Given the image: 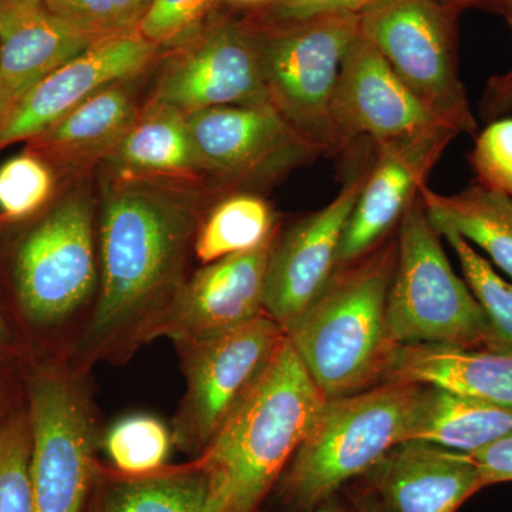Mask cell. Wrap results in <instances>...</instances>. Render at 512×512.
I'll use <instances>...</instances> for the list:
<instances>
[{"instance_id": "6da1fadb", "label": "cell", "mask_w": 512, "mask_h": 512, "mask_svg": "<svg viewBox=\"0 0 512 512\" xmlns=\"http://www.w3.org/2000/svg\"><path fill=\"white\" fill-rule=\"evenodd\" d=\"M197 190L110 175L97 214L100 286L69 362L126 365L153 333L188 276L204 218Z\"/></svg>"}, {"instance_id": "7a4b0ae2", "label": "cell", "mask_w": 512, "mask_h": 512, "mask_svg": "<svg viewBox=\"0 0 512 512\" xmlns=\"http://www.w3.org/2000/svg\"><path fill=\"white\" fill-rule=\"evenodd\" d=\"M10 318L33 359L69 356L100 286L97 210L84 184L56 194L28 220L0 222Z\"/></svg>"}, {"instance_id": "3957f363", "label": "cell", "mask_w": 512, "mask_h": 512, "mask_svg": "<svg viewBox=\"0 0 512 512\" xmlns=\"http://www.w3.org/2000/svg\"><path fill=\"white\" fill-rule=\"evenodd\" d=\"M325 403L286 336L254 392L194 458L210 478V512L258 510Z\"/></svg>"}, {"instance_id": "277c9868", "label": "cell", "mask_w": 512, "mask_h": 512, "mask_svg": "<svg viewBox=\"0 0 512 512\" xmlns=\"http://www.w3.org/2000/svg\"><path fill=\"white\" fill-rule=\"evenodd\" d=\"M396 259L397 239L339 269L318 301L286 330L326 400L382 383L396 346L386 315Z\"/></svg>"}, {"instance_id": "5b68a950", "label": "cell", "mask_w": 512, "mask_h": 512, "mask_svg": "<svg viewBox=\"0 0 512 512\" xmlns=\"http://www.w3.org/2000/svg\"><path fill=\"white\" fill-rule=\"evenodd\" d=\"M421 389L420 384L379 383L326 400L286 467L281 483L285 500L306 511L365 476L407 440Z\"/></svg>"}, {"instance_id": "8992f818", "label": "cell", "mask_w": 512, "mask_h": 512, "mask_svg": "<svg viewBox=\"0 0 512 512\" xmlns=\"http://www.w3.org/2000/svg\"><path fill=\"white\" fill-rule=\"evenodd\" d=\"M90 376L66 356L36 359L26 367L33 512H84L89 504L103 436Z\"/></svg>"}, {"instance_id": "52a82bcc", "label": "cell", "mask_w": 512, "mask_h": 512, "mask_svg": "<svg viewBox=\"0 0 512 512\" xmlns=\"http://www.w3.org/2000/svg\"><path fill=\"white\" fill-rule=\"evenodd\" d=\"M440 238L417 195L397 237L386 308L390 338L396 345L494 350L487 315L466 282L454 274Z\"/></svg>"}, {"instance_id": "ba28073f", "label": "cell", "mask_w": 512, "mask_h": 512, "mask_svg": "<svg viewBox=\"0 0 512 512\" xmlns=\"http://www.w3.org/2000/svg\"><path fill=\"white\" fill-rule=\"evenodd\" d=\"M282 25L256 36L269 101L319 153H340L332 103L343 57L359 35V13Z\"/></svg>"}, {"instance_id": "9c48e42d", "label": "cell", "mask_w": 512, "mask_h": 512, "mask_svg": "<svg viewBox=\"0 0 512 512\" xmlns=\"http://www.w3.org/2000/svg\"><path fill=\"white\" fill-rule=\"evenodd\" d=\"M268 315L217 338L175 345L185 393L171 423L175 447L201 456L225 421L248 399L284 345Z\"/></svg>"}, {"instance_id": "30bf717a", "label": "cell", "mask_w": 512, "mask_h": 512, "mask_svg": "<svg viewBox=\"0 0 512 512\" xmlns=\"http://www.w3.org/2000/svg\"><path fill=\"white\" fill-rule=\"evenodd\" d=\"M359 32L440 123L458 134L477 133L443 3L376 0L359 13Z\"/></svg>"}, {"instance_id": "8fae6325", "label": "cell", "mask_w": 512, "mask_h": 512, "mask_svg": "<svg viewBox=\"0 0 512 512\" xmlns=\"http://www.w3.org/2000/svg\"><path fill=\"white\" fill-rule=\"evenodd\" d=\"M185 120L205 177L222 187L275 180L320 154L271 103L212 107Z\"/></svg>"}, {"instance_id": "7c38bea8", "label": "cell", "mask_w": 512, "mask_h": 512, "mask_svg": "<svg viewBox=\"0 0 512 512\" xmlns=\"http://www.w3.org/2000/svg\"><path fill=\"white\" fill-rule=\"evenodd\" d=\"M367 170L353 174L339 194L276 239L266 271L264 309L285 332L318 301L339 269V249Z\"/></svg>"}, {"instance_id": "4fadbf2b", "label": "cell", "mask_w": 512, "mask_h": 512, "mask_svg": "<svg viewBox=\"0 0 512 512\" xmlns=\"http://www.w3.org/2000/svg\"><path fill=\"white\" fill-rule=\"evenodd\" d=\"M457 136L454 128L437 126L376 146L375 164L367 170L365 185L343 232L339 269L372 254L402 222L430 171Z\"/></svg>"}, {"instance_id": "5bb4252c", "label": "cell", "mask_w": 512, "mask_h": 512, "mask_svg": "<svg viewBox=\"0 0 512 512\" xmlns=\"http://www.w3.org/2000/svg\"><path fill=\"white\" fill-rule=\"evenodd\" d=\"M278 232L261 247L225 256L188 276L153 340L178 343L217 338L266 315V271Z\"/></svg>"}, {"instance_id": "9a60e30c", "label": "cell", "mask_w": 512, "mask_h": 512, "mask_svg": "<svg viewBox=\"0 0 512 512\" xmlns=\"http://www.w3.org/2000/svg\"><path fill=\"white\" fill-rule=\"evenodd\" d=\"M148 101L183 114L271 103L258 39L238 26L212 29L165 67Z\"/></svg>"}, {"instance_id": "2e32d148", "label": "cell", "mask_w": 512, "mask_h": 512, "mask_svg": "<svg viewBox=\"0 0 512 512\" xmlns=\"http://www.w3.org/2000/svg\"><path fill=\"white\" fill-rule=\"evenodd\" d=\"M157 53L158 47L138 32L96 40L13 107L0 123V151L26 143L111 84L140 77Z\"/></svg>"}, {"instance_id": "e0dca14e", "label": "cell", "mask_w": 512, "mask_h": 512, "mask_svg": "<svg viewBox=\"0 0 512 512\" xmlns=\"http://www.w3.org/2000/svg\"><path fill=\"white\" fill-rule=\"evenodd\" d=\"M332 119L340 153L359 138L382 146L427 128L446 126L413 96L360 32L343 57Z\"/></svg>"}, {"instance_id": "ac0fdd59", "label": "cell", "mask_w": 512, "mask_h": 512, "mask_svg": "<svg viewBox=\"0 0 512 512\" xmlns=\"http://www.w3.org/2000/svg\"><path fill=\"white\" fill-rule=\"evenodd\" d=\"M384 512H456L485 485L470 454L403 441L365 474Z\"/></svg>"}, {"instance_id": "d6986e66", "label": "cell", "mask_w": 512, "mask_h": 512, "mask_svg": "<svg viewBox=\"0 0 512 512\" xmlns=\"http://www.w3.org/2000/svg\"><path fill=\"white\" fill-rule=\"evenodd\" d=\"M92 43L42 0H0V123L40 80Z\"/></svg>"}, {"instance_id": "ffe728a7", "label": "cell", "mask_w": 512, "mask_h": 512, "mask_svg": "<svg viewBox=\"0 0 512 512\" xmlns=\"http://www.w3.org/2000/svg\"><path fill=\"white\" fill-rule=\"evenodd\" d=\"M138 79V77H136ZM136 79L114 83L26 141L57 175L76 174L106 161L140 116Z\"/></svg>"}, {"instance_id": "44dd1931", "label": "cell", "mask_w": 512, "mask_h": 512, "mask_svg": "<svg viewBox=\"0 0 512 512\" xmlns=\"http://www.w3.org/2000/svg\"><path fill=\"white\" fill-rule=\"evenodd\" d=\"M382 383L440 387L512 407V353L431 343L396 345Z\"/></svg>"}, {"instance_id": "7402d4cb", "label": "cell", "mask_w": 512, "mask_h": 512, "mask_svg": "<svg viewBox=\"0 0 512 512\" xmlns=\"http://www.w3.org/2000/svg\"><path fill=\"white\" fill-rule=\"evenodd\" d=\"M110 175L198 190L207 180L185 114L147 101L119 147L104 161Z\"/></svg>"}, {"instance_id": "603a6c76", "label": "cell", "mask_w": 512, "mask_h": 512, "mask_svg": "<svg viewBox=\"0 0 512 512\" xmlns=\"http://www.w3.org/2000/svg\"><path fill=\"white\" fill-rule=\"evenodd\" d=\"M512 431V407L423 386L407 440L476 453Z\"/></svg>"}, {"instance_id": "cb8c5ba5", "label": "cell", "mask_w": 512, "mask_h": 512, "mask_svg": "<svg viewBox=\"0 0 512 512\" xmlns=\"http://www.w3.org/2000/svg\"><path fill=\"white\" fill-rule=\"evenodd\" d=\"M93 512H210V478L197 460L144 476L97 468Z\"/></svg>"}, {"instance_id": "d4e9b609", "label": "cell", "mask_w": 512, "mask_h": 512, "mask_svg": "<svg viewBox=\"0 0 512 512\" xmlns=\"http://www.w3.org/2000/svg\"><path fill=\"white\" fill-rule=\"evenodd\" d=\"M419 195L437 231L457 232L512 276V197L477 184L453 195H440L423 185Z\"/></svg>"}, {"instance_id": "484cf974", "label": "cell", "mask_w": 512, "mask_h": 512, "mask_svg": "<svg viewBox=\"0 0 512 512\" xmlns=\"http://www.w3.org/2000/svg\"><path fill=\"white\" fill-rule=\"evenodd\" d=\"M278 232L271 205L254 194H231L205 212L194 255L202 265L261 247Z\"/></svg>"}, {"instance_id": "4316f807", "label": "cell", "mask_w": 512, "mask_h": 512, "mask_svg": "<svg viewBox=\"0 0 512 512\" xmlns=\"http://www.w3.org/2000/svg\"><path fill=\"white\" fill-rule=\"evenodd\" d=\"M111 468L124 476H144L167 466L175 447L171 427L151 414L121 417L101 436Z\"/></svg>"}, {"instance_id": "83f0119b", "label": "cell", "mask_w": 512, "mask_h": 512, "mask_svg": "<svg viewBox=\"0 0 512 512\" xmlns=\"http://www.w3.org/2000/svg\"><path fill=\"white\" fill-rule=\"evenodd\" d=\"M439 234L456 251L466 284L487 315L495 352L512 353V285L457 232L440 229Z\"/></svg>"}, {"instance_id": "f1b7e54d", "label": "cell", "mask_w": 512, "mask_h": 512, "mask_svg": "<svg viewBox=\"0 0 512 512\" xmlns=\"http://www.w3.org/2000/svg\"><path fill=\"white\" fill-rule=\"evenodd\" d=\"M59 175L29 150L0 165V222L28 220L57 194Z\"/></svg>"}, {"instance_id": "f546056e", "label": "cell", "mask_w": 512, "mask_h": 512, "mask_svg": "<svg viewBox=\"0 0 512 512\" xmlns=\"http://www.w3.org/2000/svg\"><path fill=\"white\" fill-rule=\"evenodd\" d=\"M32 427L25 403L0 423V512H33Z\"/></svg>"}, {"instance_id": "4dcf8cb0", "label": "cell", "mask_w": 512, "mask_h": 512, "mask_svg": "<svg viewBox=\"0 0 512 512\" xmlns=\"http://www.w3.org/2000/svg\"><path fill=\"white\" fill-rule=\"evenodd\" d=\"M74 29L93 42L137 32L156 0H42Z\"/></svg>"}, {"instance_id": "1f68e13d", "label": "cell", "mask_w": 512, "mask_h": 512, "mask_svg": "<svg viewBox=\"0 0 512 512\" xmlns=\"http://www.w3.org/2000/svg\"><path fill=\"white\" fill-rule=\"evenodd\" d=\"M476 184L512 197V117L488 124L470 154Z\"/></svg>"}, {"instance_id": "d6a6232c", "label": "cell", "mask_w": 512, "mask_h": 512, "mask_svg": "<svg viewBox=\"0 0 512 512\" xmlns=\"http://www.w3.org/2000/svg\"><path fill=\"white\" fill-rule=\"evenodd\" d=\"M215 0H156L137 32L160 47L180 45L198 29Z\"/></svg>"}, {"instance_id": "836d02e7", "label": "cell", "mask_w": 512, "mask_h": 512, "mask_svg": "<svg viewBox=\"0 0 512 512\" xmlns=\"http://www.w3.org/2000/svg\"><path fill=\"white\" fill-rule=\"evenodd\" d=\"M281 23L299 22L336 13H360L376 0H268Z\"/></svg>"}, {"instance_id": "e575fe53", "label": "cell", "mask_w": 512, "mask_h": 512, "mask_svg": "<svg viewBox=\"0 0 512 512\" xmlns=\"http://www.w3.org/2000/svg\"><path fill=\"white\" fill-rule=\"evenodd\" d=\"M485 487L512 481V431L490 446L471 453Z\"/></svg>"}, {"instance_id": "d590c367", "label": "cell", "mask_w": 512, "mask_h": 512, "mask_svg": "<svg viewBox=\"0 0 512 512\" xmlns=\"http://www.w3.org/2000/svg\"><path fill=\"white\" fill-rule=\"evenodd\" d=\"M33 360L0 298V363L26 370Z\"/></svg>"}, {"instance_id": "8d00e7d4", "label": "cell", "mask_w": 512, "mask_h": 512, "mask_svg": "<svg viewBox=\"0 0 512 512\" xmlns=\"http://www.w3.org/2000/svg\"><path fill=\"white\" fill-rule=\"evenodd\" d=\"M485 103L491 114L512 109V69L490 80Z\"/></svg>"}, {"instance_id": "74e56055", "label": "cell", "mask_w": 512, "mask_h": 512, "mask_svg": "<svg viewBox=\"0 0 512 512\" xmlns=\"http://www.w3.org/2000/svg\"><path fill=\"white\" fill-rule=\"evenodd\" d=\"M25 372L23 369H19L16 366L6 365V363H0V423H3L10 414L19 409L20 406L15 404L16 396V383H15V372Z\"/></svg>"}, {"instance_id": "f35d334b", "label": "cell", "mask_w": 512, "mask_h": 512, "mask_svg": "<svg viewBox=\"0 0 512 512\" xmlns=\"http://www.w3.org/2000/svg\"><path fill=\"white\" fill-rule=\"evenodd\" d=\"M349 498L356 512H384L375 494L367 487L353 488L349 493Z\"/></svg>"}, {"instance_id": "ab89813d", "label": "cell", "mask_w": 512, "mask_h": 512, "mask_svg": "<svg viewBox=\"0 0 512 512\" xmlns=\"http://www.w3.org/2000/svg\"><path fill=\"white\" fill-rule=\"evenodd\" d=\"M305 512H348L343 505H340L339 501L336 500L335 495L328 498V500L322 501L315 507L309 508Z\"/></svg>"}, {"instance_id": "60d3db41", "label": "cell", "mask_w": 512, "mask_h": 512, "mask_svg": "<svg viewBox=\"0 0 512 512\" xmlns=\"http://www.w3.org/2000/svg\"><path fill=\"white\" fill-rule=\"evenodd\" d=\"M235 2H239V3H261V2H265V0H235Z\"/></svg>"}, {"instance_id": "b9f144b4", "label": "cell", "mask_w": 512, "mask_h": 512, "mask_svg": "<svg viewBox=\"0 0 512 512\" xmlns=\"http://www.w3.org/2000/svg\"><path fill=\"white\" fill-rule=\"evenodd\" d=\"M444 2H447V3H463V2H473V0H444ZM508 2H511V0H508Z\"/></svg>"}, {"instance_id": "7bdbcfd3", "label": "cell", "mask_w": 512, "mask_h": 512, "mask_svg": "<svg viewBox=\"0 0 512 512\" xmlns=\"http://www.w3.org/2000/svg\"><path fill=\"white\" fill-rule=\"evenodd\" d=\"M511 3H512V0H511Z\"/></svg>"}]
</instances>
